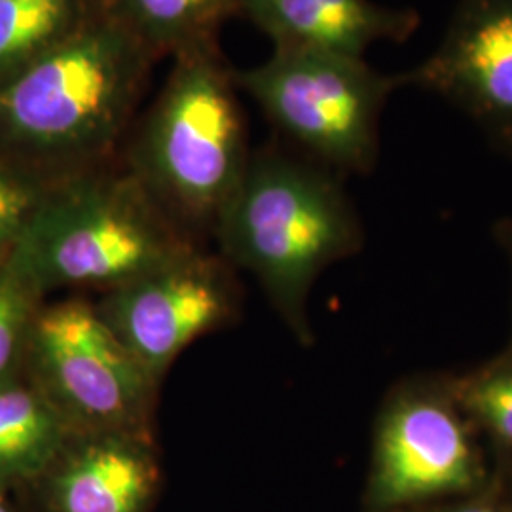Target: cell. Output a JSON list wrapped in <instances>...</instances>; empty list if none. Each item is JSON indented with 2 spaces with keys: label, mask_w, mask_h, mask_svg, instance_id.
<instances>
[{
  "label": "cell",
  "mask_w": 512,
  "mask_h": 512,
  "mask_svg": "<svg viewBox=\"0 0 512 512\" xmlns=\"http://www.w3.org/2000/svg\"><path fill=\"white\" fill-rule=\"evenodd\" d=\"M74 435L38 385L14 382L0 389V480L42 473Z\"/></svg>",
  "instance_id": "obj_12"
},
{
  "label": "cell",
  "mask_w": 512,
  "mask_h": 512,
  "mask_svg": "<svg viewBox=\"0 0 512 512\" xmlns=\"http://www.w3.org/2000/svg\"><path fill=\"white\" fill-rule=\"evenodd\" d=\"M494 236L495 241L499 243V247L503 249V253L507 256L509 264H511L512 274V219L499 220L494 226ZM505 349L512 351V332L511 340H509V344H507V348Z\"/></svg>",
  "instance_id": "obj_19"
},
{
  "label": "cell",
  "mask_w": 512,
  "mask_h": 512,
  "mask_svg": "<svg viewBox=\"0 0 512 512\" xmlns=\"http://www.w3.org/2000/svg\"><path fill=\"white\" fill-rule=\"evenodd\" d=\"M239 12L281 50L363 57L380 42H404L420 25L416 10L372 0H239Z\"/></svg>",
  "instance_id": "obj_10"
},
{
  "label": "cell",
  "mask_w": 512,
  "mask_h": 512,
  "mask_svg": "<svg viewBox=\"0 0 512 512\" xmlns=\"http://www.w3.org/2000/svg\"><path fill=\"white\" fill-rule=\"evenodd\" d=\"M403 74L437 93L512 154V0H459L440 46Z\"/></svg>",
  "instance_id": "obj_9"
},
{
  "label": "cell",
  "mask_w": 512,
  "mask_h": 512,
  "mask_svg": "<svg viewBox=\"0 0 512 512\" xmlns=\"http://www.w3.org/2000/svg\"><path fill=\"white\" fill-rule=\"evenodd\" d=\"M105 6L154 54L175 55L215 40L239 0H105Z\"/></svg>",
  "instance_id": "obj_14"
},
{
  "label": "cell",
  "mask_w": 512,
  "mask_h": 512,
  "mask_svg": "<svg viewBox=\"0 0 512 512\" xmlns=\"http://www.w3.org/2000/svg\"><path fill=\"white\" fill-rule=\"evenodd\" d=\"M156 57L103 6L0 84V150L90 169L128 128Z\"/></svg>",
  "instance_id": "obj_1"
},
{
  "label": "cell",
  "mask_w": 512,
  "mask_h": 512,
  "mask_svg": "<svg viewBox=\"0 0 512 512\" xmlns=\"http://www.w3.org/2000/svg\"><path fill=\"white\" fill-rule=\"evenodd\" d=\"M215 226L224 251L256 275L296 338L310 342L306 304L315 279L363 245L342 186L321 167L262 152Z\"/></svg>",
  "instance_id": "obj_3"
},
{
  "label": "cell",
  "mask_w": 512,
  "mask_h": 512,
  "mask_svg": "<svg viewBox=\"0 0 512 512\" xmlns=\"http://www.w3.org/2000/svg\"><path fill=\"white\" fill-rule=\"evenodd\" d=\"M27 351L38 387L74 433L148 437L156 382L90 302L71 298L37 311Z\"/></svg>",
  "instance_id": "obj_7"
},
{
  "label": "cell",
  "mask_w": 512,
  "mask_h": 512,
  "mask_svg": "<svg viewBox=\"0 0 512 512\" xmlns=\"http://www.w3.org/2000/svg\"><path fill=\"white\" fill-rule=\"evenodd\" d=\"M503 486V484H501ZM503 495H505V490H503ZM505 501H507V505H509V509L512 511V495H505Z\"/></svg>",
  "instance_id": "obj_21"
},
{
  "label": "cell",
  "mask_w": 512,
  "mask_h": 512,
  "mask_svg": "<svg viewBox=\"0 0 512 512\" xmlns=\"http://www.w3.org/2000/svg\"><path fill=\"white\" fill-rule=\"evenodd\" d=\"M105 0H0V84L71 37Z\"/></svg>",
  "instance_id": "obj_13"
},
{
  "label": "cell",
  "mask_w": 512,
  "mask_h": 512,
  "mask_svg": "<svg viewBox=\"0 0 512 512\" xmlns=\"http://www.w3.org/2000/svg\"><path fill=\"white\" fill-rule=\"evenodd\" d=\"M236 84L298 147L351 173L374 169L382 112L404 88L403 74L378 73L363 57L281 48Z\"/></svg>",
  "instance_id": "obj_5"
},
{
  "label": "cell",
  "mask_w": 512,
  "mask_h": 512,
  "mask_svg": "<svg viewBox=\"0 0 512 512\" xmlns=\"http://www.w3.org/2000/svg\"><path fill=\"white\" fill-rule=\"evenodd\" d=\"M48 190L50 184L35 175L0 165V260L8 256Z\"/></svg>",
  "instance_id": "obj_17"
},
{
  "label": "cell",
  "mask_w": 512,
  "mask_h": 512,
  "mask_svg": "<svg viewBox=\"0 0 512 512\" xmlns=\"http://www.w3.org/2000/svg\"><path fill=\"white\" fill-rule=\"evenodd\" d=\"M454 391L465 416L492 444L501 469H512V351L503 349L490 363L454 376Z\"/></svg>",
  "instance_id": "obj_15"
},
{
  "label": "cell",
  "mask_w": 512,
  "mask_h": 512,
  "mask_svg": "<svg viewBox=\"0 0 512 512\" xmlns=\"http://www.w3.org/2000/svg\"><path fill=\"white\" fill-rule=\"evenodd\" d=\"M410 512H512L505 501L499 475L492 476V482L478 494L446 499L439 507H425Z\"/></svg>",
  "instance_id": "obj_18"
},
{
  "label": "cell",
  "mask_w": 512,
  "mask_h": 512,
  "mask_svg": "<svg viewBox=\"0 0 512 512\" xmlns=\"http://www.w3.org/2000/svg\"><path fill=\"white\" fill-rule=\"evenodd\" d=\"M147 435L76 433L52 482L61 512H143L158 469Z\"/></svg>",
  "instance_id": "obj_11"
},
{
  "label": "cell",
  "mask_w": 512,
  "mask_h": 512,
  "mask_svg": "<svg viewBox=\"0 0 512 512\" xmlns=\"http://www.w3.org/2000/svg\"><path fill=\"white\" fill-rule=\"evenodd\" d=\"M0 512H10L8 507H6V503H4V499H2V495H0Z\"/></svg>",
  "instance_id": "obj_20"
},
{
  "label": "cell",
  "mask_w": 512,
  "mask_h": 512,
  "mask_svg": "<svg viewBox=\"0 0 512 512\" xmlns=\"http://www.w3.org/2000/svg\"><path fill=\"white\" fill-rule=\"evenodd\" d=\"M95 308L158 384L186 346L228 319L232 300L219 268L192 249L110 289Z\"/></svg>",
  "instance_id": "obj_8"
},
{
  "label": "cell",
  "mask_w": 512,
  "mask_h": 512,
  "mask_svg": "<svg viewBox=\"0 0 512 512\" xmlns=\"http://www.w3.org/2000/svg\"><path fill=\"white\" fill-rule=\"evenodd\" d=\"M188 251L177 220L129 169L90 167L50 186L4 264L38 298L67 287L110 291Z\"/></svg>",
  "instance_id": "obj_2"
},
{
  "label": "cell",
  "mask_w": 512,
  "mask_h": 512,
  "mask_svg": "<svg viewBox=\"0 0 512 512\" xmlns=\"http://www.w3.org/2000/svg\"><path fill=\"white\" fill-rule=\"evenodd\" d=\"M236 74L217 40L175 55L128 169L175 220L213 224L249 165Z\"/></svg>",
  "instance_id": "obj_4"
},
{
  "label": "cell",
  "mask_w": 512,
  "mask_h": 512,
  "mask_svg": "<svg viewBox=\"0 0 512 512\" xmlns=\"http://www.w3.org/2000/svg\"><path fill=\"white\" fill-rule=\"evenodd\" d=\"M480 433L461 410L454 376L403 380L374 425L366 488L370 512H408L482 492L492 476Z\"/></svg>",
  "instance_id": "obj_6"
},
{
  "label": "cell",
  "mask_w": 512,
  "mask_h": 512,
  "mask_svg": "<svg viewBox=\"0 0 512 512\" xmlns=\"http://www.w3.org/2000/svg\"><path fill=\"white\" fill-rule=\"evenodd\" d=\"M37 300L0 260V389L16 382V370L37 315Z\"/></svg>",
  "instance_id": "obj_16"
}]
</instances>
